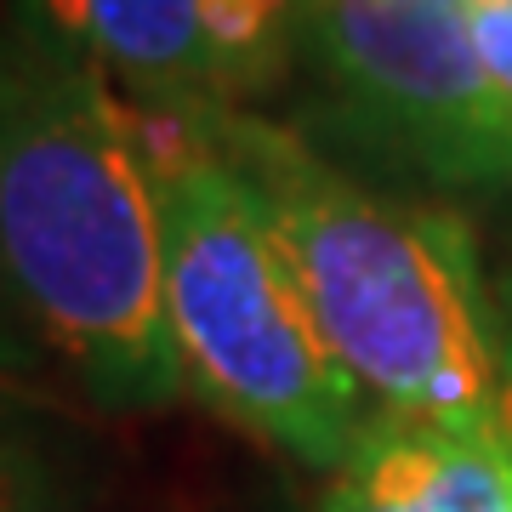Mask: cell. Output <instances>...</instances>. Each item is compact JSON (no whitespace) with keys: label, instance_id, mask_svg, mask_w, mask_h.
<instances>
[{"label":"cell","instance_id":"3957f363","mask_svg":"<svg viewBox=\"0 0 512 512\" xmlns=\"http://www.w3.org/2000/svg\"><path fill=\"white\" fill-rule=\"evenodd\" d=\"M143 114L160 194L165 330L183 393L279 456L336 473L370 404L330 359L313 313L200 120Z\"/></svg>","mask_w":512,"mask_h":512},{"label":"cell","instance_id":"8992f818","mask_svg":"<svg viewBox=\"0 0 512 512\" xmlns=\"http://www.w3.org/2000/svg\"><path fill=\"white\" fill-rule=\"evenodd\" d=\"M319 512H512V456L490 433L370 416Z\"/></svg>","mask_w":512,"mask_h":512},{"label":"cell","instance_id":"6da1fadb","mask_svg":"<svg viewBox=\"0 0 512 512\" xmlns=\"http://www.w3.org/2000/svg\"><path fill=\"white\" fill-rule=\"evenodd\" d=\"M0 359L109 410L183 393L143 114L23 18H0Z\"/></svg>","mask_w":512,"mask_h":512},{"label":"cell","instance_id":"5b68a950","mask_svg":"<svg viewBox=\"0 0 512 512\" xmlns=\"http://www.w3.org/2000/svg\"><path fill=\"white\" fill-rule=\"evenodd\" d=\"M12 18L97 63L148 114L200 120L217 109L200 0H12Z\"/></svg>","mask_w":512,"mask_h":512},{"label":"cell","instance_id":"9c48e42d","mask_svg":"<svg viewBox=\"0 0 512 512\" xmlns=\"http://www.w3.org/2000/svg\"><path fill=\"white\" fill-rule=\"evenodd\" d=\"M0 512H40L35 478H29V467L6 444H0Z\"/></svg>","mask_w":512,"mask_h":512},{"label":"cell","instance_id":"7a4b0ae2","mask_svg":"<svg viewBox=\"0 0 512 512\" xmlns=\"http://www.w3.org/2000/svg\"><path fill=\"white\" fill-rule=\"evenodd\" d=\"M200 126L262 211L313 330L370 416L490 433L501 313L473 234L450 211L353 183L302 131L256 109H211Z\"/></svg>","mask_w":512,"mask_h":512},{"label":"cell","instance_id":"277c9868","mask_svg":"<svg viewBox=\"0 0 512 512\" xmlns=\"http://www.w3.org/2000/svg\"><path fill=\"white\" fill-rule=\"evenodd\" d=\"M302 52L370 137L433 183L512 194V109L461 0H296Z\"/></svg>","mask_w":512,"mask_h":512},{"label":"cell","instance_id":"ba28073f","mask_svg":"<svg viewBox=\"0 0 512 512\" xmlns=\"http://www.w3.org/2000/svg\"><path fill=\"white\" fill-rule=\"evenodd\" d=\"M490 439L512 456V319L501 313V365H495V410H490Z\"/></svg>","mask_w":512,"mask_h":512},{"label":"cell","instance_id":"52a82bcc","mask_svg":"<svg viewBox=\"0 0 512 512\" xmlns=\"http://www.w3.org/2000/svg\"><path fill=\"white\" fill-rule=\"evenodd\" d=\"M467 6V29H473L478 63L495 80V92L512 109V0H461Z\"/></svg>","mask_w":512,"mask_h":512}]
</instances>
